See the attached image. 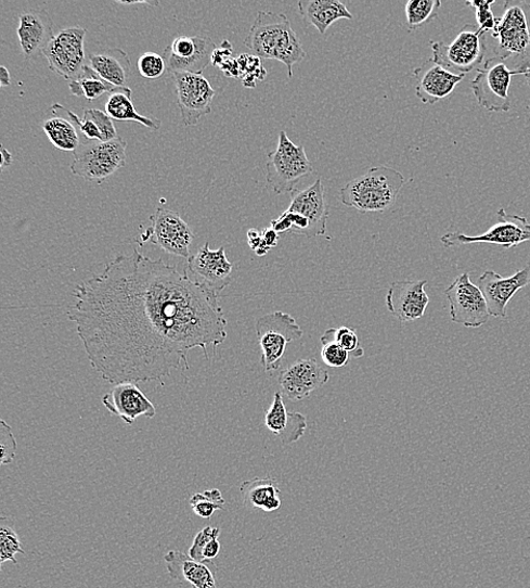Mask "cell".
Segmentation results:
<instances>
[{
  "mask_svg": "<svg viewBox=\"0 0 530 588\" xmlns=\"http://www.w3.org/2000/svg\"><path fill=\"white\" fill-rule=\"evenodd\" d=\"M68 317L92 368L102 380L160 381L189 356L222 344L228 320L218 294L163 259L138 250L112 260L101 274L78 284Z\"/></svg>",
  "mask_w": 530,
  "mask_h": 588,
  "instance_id": "1",
  "label": "cell"
},
{
  "mask_svg": "<svg viewBox=\"0 0 530 588\" xmlns=\"http://www.w3.org/2000/svg\"><path fill=\"white\" fill-rule=\"evenodd\" d=\"M245 46L258 59L284 64L289 78L294 76V66L307 55L287 16L268 11L257 13Z\"/></svg>",
  "mask_w": 530,
  "mask_h": 588,
  "instance_id": "2",
  "label": "cell"
},
{
  "mask_svg": "<svg viewBox=\"0 0 530 588\" xmlns=\"http://www.w3.org/2000/svg\"><path fill=\"white\" fill-rule=\"evenodd\" d=\"M405 183L403 174L379 166L344 186L339 197L344 205L363 213L385 212L399 199Z\"/></svg>",
  "mask_w": 530,
  "mask_h": 588,
  "instance_id": "3",
  "label": "cell"
},
{
  "mask_svg": "<svg viewBox=\"0 0 530 588\" xmlns=\"http://www.w3.org/2000/svg\"><path fill=\"white\" fill-rule=\"evenodd\" d=\"M328 217L325 187L320 178L305 191L290 193L287 209L271 222V228L277 233L293 232L313 238L326 234Z\"/></svg>",
  "mask_w": 530,
  "mask_h": 588,
  "instance_id": "4",
  "label": "cell"
},
{
  "mask_svg": "<svg viewBox=\"0 0 530 588\" xmlns=\"http://www.w3.org/2000/svg\"><path fill=\"white\" fill-rule=\"evenodd\" d=\"M313 172L305 148L296 145L282 130L279 143L269 154L267 164V180L275 194L293 193L305 177Z\"/></svg>",
  "mask_w": 530,
  "mask_h": 588,
  "instance_id": "5",
  "label": "cell"
},
{
  "mask_svg": "<svg viewBox=\"0 0 530 588\" xmlns=\"http://www.w3.org/2000/svg\"><path fill=\"white\" fill-rule=\"evenodd\" d=\"M486 35L479 26L467 24L453 42H431L432 60L450 72L465 75L483 63Z\"/></svg>",
  "mask_w": 530,
  "mask_h": 588,
  "instance_id": "6",
  "label": "cell"
},
{
  "mask_svg": "<svg viewBox=\"0 0 530 588\" xmlns=\"http://www.w3.org/2000/svg\"><path fill=\"white\" fill-rule=\"evenodd\" d=\"M127 143L118 138L112 142H85L74 152L73 175L88 181L102 182L126 166Z\"/></svg>",
  "mask_w": 530,
  "mask_h": 588,
  "instance_id": "7",
  "label": "cell"
},
{
  "mask_svg": "<svg viewBox=\"0 0 530 588\" xmlns=\"http://www.w3.org/2000/svg\"><path fill=\"white\" fill-rule=\"evenodd\" d=\"M256 334L261 349V365L269 372L280 369L286 345L300 340L303 330L293 316L274 311L257 319Z\"/></svg>",
  "mask_w": 530,
  "mask_h": 588,
  "instance_id": "8",
  "label": "cell"
},
{
  "mask_svg": "<svg viewBox=\"0 0 530 588\" xmlns=\"http://www.w3.org/2000/svg\"><path fill=\"white\" fill-rule=\"evenodd\" d=\"M492 38L497 40L496 57L506 61L530 55V4L507 0Z\"/></svg>",
  "mask_w": 530,
  "mask_h": 588,
  "instance_id": "9",
  "label": "cell"
},
{
  "mask_svg": "<svg viewBox=\"0 0 530 588\" xmlns=\"http://www.w3.org/2000/svg\"><path fill=\"white\" fill-rule=\"evenodd\" d=\"M513 76L505 60L496 56L488 60L470 84L477 102L488 112L508 113L513 104Z\"/></svg>",
  "mask_w": 530,
  "mask_h": 588,
  "instance_id": "10",
  "label": "cell"
},
{
  "mask_svg": "<svg viewBox=\"0 0 530 588\" xmlns=\"http://www.w3.org/2000/svg\"><path fill=\"white\" fill-rule=\"evenodd\" d=\"M497 218L499 222L482 234L467 235L462 232H449L441 237V243L445 248L474 244L513 248L530 242V222L526 218L509 216L503 208L497 210Z\"/></svg>",
  "mask_w": 530,
  "mask_h": 588,
  "instance_id": "11",
  "label": "cell"
},
{
  "mask_svg": "<svg viewBox=\"0 0 530 588\" xmlns=\"http://www.w3.org/2000/svg\"><path fill=\"white\" fill-rule=\"evenodd\" d=\"M87 30L81 26L61 30L42 51L49 68L74 81L87 66L86 59Z\"/></svg>",
  "mask_w": 530,
  "mask_h": 588,
  "instance_id": "12",
  "label": "cell"
},
{
  "mask_svg": "<svg viewBox=\"0 0 530 588\" xmlns=\"http://www.w3.org/2000/svg\"><path fill=\"white\" fill-rule=\"evenodd\" d=\"M444 293L454 323L479 329L489 322L491 315L484 294L479 285L471 283L468 273L460 276Z\"/></svg>",
  "mask_w": 530,
  "mask_h": 588,
  "instance_id": "13",
  "label": "cell"
},
{
  "mask_svg": "<svg viewBox=\"0 0 530 588\" xmlns=\"http://www.w3.org/2000/svg\"><path fill=\"white\" fill-rule=\"evenodd\" d=\"M177 90V103L180 110L181 124L185 127L196 126L211 112V103L217 91L203 74L171 73Z\"/></svg>",
  "mask_w": 530,
  "mask_h": 588,
  "instance_id": "14",
  "label": "cell"
},
{
  "mask_svg": "<svg viewBox=\"0 0 530 588\" xmlns=\"http://www.w3.org/2000/svg\"><path fill=\"white\" fill-rule=\"evenodd\" d=\"M168 254L190 259L195 234L189 223L171 209L158 208L151 217V229L143 234Z\"/></svg>",
  "mask_w": 530,
  "mask_h": 588,
  "instance_id": "15",
  "label": "cell"
},
{
  "mask_svg": "<svg viewBox=\"0 0 530 588\" xmlns=\"http://www.w3.org/2000/svg\"><path fill=\"white\" fill-rule=\"evenodd\" d=\"M217 48L209 37H177L164 52L167 71L203 74Z\"/></svg>",
  "mask_w": 530,
  "mask_h": 588,
  "instance_id": "16",
  "label": "cell"
},
{
  "mask_svg": "<svg viewBox=\"0 0 530 588\" xmlns=\"http://www.w3.org/2000/svg\"><path fill=\"white\" fill-rule=\"evenodd\" d=\"M232 269L233 266L227 257L224 246L218 251H211L206 243L195 256L189 259L184 273L220 296L232 281Z\"/></svg>",
  "mask_w": 530,
  "mask_h": 588,
  "instance_id": "17",
  "label": "cell"
},
{
  "mask_svg": "<svg viewBox=\"0 0 530 588\" xmlns=\"http://www.w3.org/2000/svg\"><path fill=\"white\" fill-rule=\"evenodd\" d=\"M329 381L328 371L315 359H300L284 369L279 384L284 395L298 402Z\"/></svg>",
  "mask_w": 530,
  "mask_h": 588,
  "instance_id": "18",
  "label": "cell"
},
{
  "mask_svg": "<svg viewBox=\"0 0 530 588\" xmlns=\"http://www.w3.org/2000/svg\"><path fill=\"white\" fill-rule=\"evenodd\" d=\"M428 281H396L391 283L386 305L389 312L402 323L414 322L426 314L430 299L426 292Z\"/></svg>",
  "mask_w": 530,
  "mask_h": 588,
  "instance_id": "19",
  "label": "cell"
},
{
  "mask_svg": "<svg viewBox=\"0 0 530 588\" xmlns=\"http://www.w3.org/2000/svg\"><path fill=\"white\" fill-rule=\"evenodd\" d=\"M528 284H530V261L509 278L487 271L479 279V287L484 294L492 317H507L508 304L515 294Z\"/></svg>",
  "mask_w": 530,
  "mask_h": 588,
  "instance_id": "20",
  "label": "cell"
},
{
  "mask_svg": "<svg viewBox=\"0 0 530 588\" xmlns=\"http://www.w3.org/2000/svg\"><path fill=\"white\" fill-rule=\"evenodd\" d=\"M102 404L129 425L141 417L153 419L156 414L154 405L135 383L115 385L103 396Z\"/></svg>",
  "mask_w": 530,
  "mask_h": 588,
  "instance_id": "21",
  "label": "cell"
},
{
  "mask_svg": "<svg viewBox=\"0 0 530 588\" xmlns=\"http://www.w3.org/2000/svg\"><path fill=\"white\" fill-rule=\"evenodd\" d=\"M414 76L416 97L426 104H435L453 94L465 77L445 69L434 60L415 69Z\"/></svg>",
  "mask_w": 530,
  "mask_h": 588,
  "instance_id": "22",
  "label": "cell"
},
{
  "mask_svg": "<svg viewBox=\"0 0 530 588\" xmlns=\"http://www.w3.org/2000/svg\"><path fill=\"white\" fill-rule=\"evenodd\" d=\"M54 37V22L48 12L31 10L18 16L17 38L25 60L42 52Z\"/></svg>",
  "mask_w": 530,
  "mask_h": 588,
  "instance_id": "23",
  "label": "cell"
},
{
  "mask_svg": "<svg viewBox=\"0 0 530 588\" xmlns=\"http://www.w3.org/2000/svg\"><path fill=\"white\" fill-rule=\"evenodd\" d=\"M164 559L172 579L189 584L193 588H218L216 575L207 563L178 550L169 551Z\"/></svg>",
  "mask_w": 530,
  "mask_h": 588,
  "instance_id": "24",
  "label": "cell"
},
{
  "mask_svg": "<svg viewBox=\"0 0 530 588\" xmlns=\"http://www.w3.org/2000/svg\"><path fill=\"white\" fill-rule=\"evenodd\" d=\"M264 424L283 444L299 442L307 430V418L298 412H288L281 392L274 394L273 404L264 414Z\"/></svg>",
  "mask_w": 530,
  "mask_h": 588,
  "instance_id": "25",
  "label": "cell"
},
{
  "mask_svg": "<svg viewBox=\"0 0 530 588\" xmlns=\"http://www.w3.org/2000/svg\"><path fill=\"white\" fill-rule=\"evenodd\" d=\"M298 7L305 23L322 35L338 20L353 18V14L339 0H302Z\"/></svg>",
  "mask_w": 530,
  "mask_h": 588,
  "instance_id": "26",
  "label": "cell"
},
{
  "mask_svg": "<svg viewBox=\"0 0 530 588\" xmlns=\"http://www.w3.org/2000/svg\"><path fill=\"white\" fill-rule=\"evenodd\" d=\"M89 66L105 81L118 88H126L125 85L131 71V64L124 50L109 48L93 52L89 56Z\"/></svg>",
  "mask_w": 530,
  "mask_h": 588,
  "instance_id": "27",
  "label": "cell"
},
{
  "mask_svg": "<svg viewBox=\"0 0 530 588\" xmlns=\"http://www.w3.org/2000/svg\"><path fill=\"white\" fill-rule=\"evenodd\" d=\"M241 493L247 507L272 513L282 504L281 490L273 477H255L241 486Z\"/></svg>",
  "mask_w": 530,
  "mask_h": 588,
  "instance_id": "28",
  "label": "cell"
},
{
  "mask_svg": "<svg viewBox=\"0 0 530 588\" xmlns=\"http://www.w3.org/2000/svg\"><path fill=\"white\" fill-rule=\"evenodd\" d=\"M70 93L75 97H83L89 101L98 100L105 93L111 95L116 92H131L129 88H118L105 81L88 64L82 73L69 82Z\"/></svg>",
  "mask_w": 530,
  "mask_h": 588,
  "instance_id": "29",
  "label": "cell"
},
{
  "mask_svg": "<svg viewBox=\"0 0 530 588\" xmlns=\"http://www.w3.org/2000/svg\"><path fill=\"white\" fill-rule=\"evenodd\" d=\"M105 113L115 120L135 122L152 130H158L163 122L157 118L145 117L138 113L131 101V92H116L109 95L105 103Z\"/></svg>",
  "mask_w": 530,
  "mask_h": 588,
  "instance_id": "30",
  "label": "cell"
},
{
  "mask_svg": "<svg viewBox=\"0 0 530 588\" xmlns=\"http://www.w3.org/2000/svg\"><path fill=\"white\" fill-rule=\"evenodd\" d=\"M42 129L51 144L62 151L74 153L81 145V139H79L74 124L65 118L46 119Z\"/></svg>",
  "mask_w": 530,
  "mask_h": 588,
  "instance_id": "31",
  "label": "cell"
},
{
  "mask_svg": "<svg viewBox=\"0 0 530 588\" xmlns=\"http://www.w3.org/2000/svg\"><path fill=\"white\" fill-rule=\"evenodd\" d=\"M440 0H410L405 7L410 31L423 28L438 17Z\"/></svg>",
  "mask_w": 530,
  "mask_h": 588,
  "instance_id": "32",
  "label": "cell"
},
{
  "mask_svg": "<svg viewBox=\"0 0 530 588\" xmlns=\"http://www.w3.org/2000/svg\"><path fill=\"white\" fill-rule=\"evenodd\" d=\"M191 506L198 517L208 520L216 512L224 510L225 500L219 489H211L194 495Z\"/></svg>",
  "mask_w": 530,
  "mask_h": 588,
  "instance_id": "33",
  "label": "cell"
},
{
  "mask_svg": "<svg viewBox=\"0 0 530 588\" xmlns=\"http://www.w3.org/2000/svg\"><path fill=\"white\" fill-rule=\"evenodd\" d=\"M17 553H25L18 534L12 525L5 524L2 520V526H0V565H4L7 561L17 564L15 559Z\"/></svg>",
  "mask_w": 530,
  "mask_h": 588,
  "instance_id": "34",
  "label": "cell"
},
{
  "mask_svg": "<svg viewBox=\"0 0 530 588\" xmlns=\"http://www.w3.org/2000/svg\"><path fill=\"white\" fill-rule=\"evenodd\" d=\"M495 0H475V2H467L466 5L475 11L477 24L483 33H493L497 24V20L491 8L494 5Z\"/></svg>",
  "mask_w": 530,
  "mask_h": 588,
  "instance_id": "35",
  "label": "cell"
},
{
  "mask_svg": "<svg viewBox=\"0 0 530 588\" xmlns=\"http://www.w3.org/2000/svg\"><path fill=\"white\" fill-rule=\"evenodd\" d=\"M331 341L336 342L349 354L356 353L359 347L358 333L347 327L327 330L322 336L321 342L324 343Z\"/></svg>",
  "mask_w": 530,
  "mask_h": 588,
  "instance_id": "36",
  "label": "cell"
},
{
  "mask_svg": "<svg viewBox=\"0 0 530 588\" xmlns=\"http://www.w3.org/2000/svg\"><path fill=\"white\" fill-rule=\"evenodd\" d=\"M138 67L140 74L147 79L161 77L167 71L165 59L156 52L143 53L139 60Z\"/></svg>",
  "mask_w": 530,
  "mask_h": 588,
  "instance_id": "37",
  "label": "cell"
},
{
  "mask_svg": "<svg viewBox=\"0 0 530 588\" xmlns=\"http://www.w3.org/2000/svg\"><path fill=\"white\" fill-rule=\"evenodd\" d=\"M17 443L12 431V426L5 421H0V464H11L16 456Z\"/></svg>",
  "mask_w": 530,
  "mask_h": 588,
  "instance_id": "38",
  "label": "cell"
},
{
  "mask_svg": "<svg viewBox=\"0 0 530 588\" xmlns=\"http://www.w3.org/2000/svg\"><path fill=\"white\" fill-rule=\"evenodd\" d=\"M85 113L89 114L96 124L101 132V142H112L119 138L114 119H112L107 113L88 108L85 110Z\"/></svg>",
  "mask_w": 530,
  "mask_h": 588,
  "instance_id": "39",
  "label": "cell"
},
{
  "mask_svg": "<svg viewBox=\"0 0 530 588\" xmlns=\"http://www.w3.org/2000/svg\"><path fill=\"white\" fill-rule=\"evenodd\" d=\"M322 359L328 367L340 368L349 363L350 354L347 350H344L336 342H324L322 347Z\"/></svg>",
  "mask_w": 530,
  "mask_h": 588,
  "instance_id": "40",
  "label": "cell"
},
{
  "mask_svg": "<svg viewBox=\"0 0 530 588\" xmlns=\"http://www.w3.org/2000/svg\"><path fill=\"white\" fill-rule=\"evenodd\" d=\"M221 529L219 527L207 526L197 533L194 539L193 546L190 549V555L197 560L203 561V551L205 547L214 539L220 537Z\"/></svg>",
  "mask_w": 530,
  "mask_h": 588,
  "instance_id": "41",
  "label": "cell"
},
{
  "mask_svg": "<svg viewBox=\"0 0 530 588\" xmlns=\"http://www.w3.org/2000/svg\"><path fill=\"white\" fill-rule=\"evenodd\" d=\"M248 244L258 256H264L270 252L268 246L263 243L261 232L256 229H250L248 231Z\"/></svg>",
  "mask_w": 530,
  "mask_h": 588,
  "instance_id": "42",
  "label": "cell"
},
{
  "mask_svg": "<svg viewBox=\"0 0 530 588\" xmlns=\"http://www.w3.org/2000/svg\"><path fill=\"white\" fill-rule=\"evenodd\" d=\"M221 551V544L219 538L211 540L203 551V561L204 563H210L211 560H215Z\"/></svg>",
  "mask_w": 530,
  "mask_h": 588,
  "instance_id": "43",
  "label": "cell"
},
{
  "mask_svg": "<svg viewBox=\"0 0 530 588\" xmlns=\"http://www.w3.org/2000/svg\"><path fill=\"white\" fill-rule=\"evenodd\" d=\"M280 233H277L274 229L268 228L261 231V235L263 239L264 245L268 246V248L271 251L274 247L277 246Z\"/></svg>",
  "mask_w": 530,
  "mask_h": 588,
  "instance_id": "44",
  "label": "cell"
},
{
  "mask_svg": "<svg viewBox=\"0 0 530 588\" xmlns=\"http://www.w3.org/2000/svg\"><path fill=\"white\" fill-rule=\"evenodd\" d=\"M514 75H523L527 85L530 88V61L522 63L520 66H518L515 71H513Z\"/></svg>",
  "mask_w": 530,
  "mask_h": 588,
  "instance_id": "45",
  "label": "cell"
},
{
  "mask_svg": "<svg viewBox=\"0 0 530 588\" xmlns=\"http://www.w3.org/2000/svg\"><path fill=\"white\" fill-rule=\"evenodd\" d=\"M0 86L3 88L11 86V75L5 66L0 67Z\"/></svg>",
  "mask_w": 530,
  "mask_h": 588,
  "instance_id": "46",
  "label": "cell"
},
{
  "mask_svg": "<svg viewBox=\"0 0 530 588\" xmlns=\"http://www.w3.org/2000/svg\"><path fill=\"white\" fill-rule=\"evenodd\" d=\"M117 3L118 4H121V5H125V7H128V5H147V7H152V8H158L160 7V2H148V0H144V2H118L117 0Z\"/></svg>",
  "mask_w": 530,
  "mask_h": 588,
  "instance_id": "47",
  "label": "cell"
},
{
  "mask_svg": "<svg viewBox=\"0 0 530 588\" xmlns=\"http://www.w3.org/2000/svg\"><path fill=\"white\" fill-rule=\"evenodd\" d=\"M2 153H3L2 154V169H4L5 167H9L12 165L13 157H12V154L5 148H3Z\"/></svg>",
  "mask_w": 530,
  "mask_h": 588,
  "instance_id": "48",
  "label": "cell"
}]
</instances>
